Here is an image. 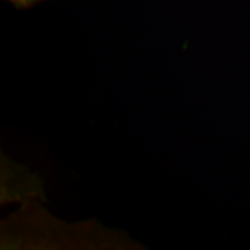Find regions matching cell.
<instances>
[{
    "instance_id": "1",
    "label": "cell",
    "mask_w": 250,
    "mask_h": 250,
    "mask_svg": "<svg viewBox=\"0 0 250 250\" xmlns=\"http://www.w3.org/2000/svg\"><path fill=\"white\" fill-rule=\"evenodd\" d=\"M17 1H19V2H22V4H27V2L33 1V0H17Z\"/></svg>"
}]
</instances>
